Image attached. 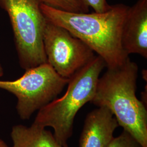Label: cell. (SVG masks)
<instances>
[{"mask_svg": "<svg viewBox=\"0 0 147 147\" xmlns=\"http://www.w3.org/2000/svg\"><path fill=\"white\" fill-rule=\"evenodd\" d=\"M129 7L119 3L111 5L104 13H76L40 5L47 20L86 44L104 59L107 68L118 67L129 58L121 43L122 27Z\"/></svg>", "mask_w": 147, "mask_h": 147, "instance_id": "6da1fadb", "label": "cell"}, {"mask_svg": "<svg viewBox=\"0 0 147 147\" xmlns=\"http://www.w3.org/2000/svg\"><path fill=\"white\" fill-rule=\"evenodd\" d=\"M138 68L130 58L107 71L98 79L90 103L111 111L119 126L143 147H147V106L137 98Z\"/></svg>", "mask_w": 147, "mask_h": 147, "instance_id": "7a4b0ae2", "label": "cell"}, {"mask_svg": "<svg viewBox=\"0 0 147 147\" xmlns=\"http://www.w3.org/2000/svg\"><path fill=\"white\" fill-rule=\"evenodd\" d=\"M106 67L104 59L95 56L90 62L69 78L68 88L60 98H56L38 111L33 123L53 129L58 143L68 146L73 131L77 113L94 97L98 80Z\"/></svg>", "mask_w": 147, "mask_h": 147, "instance_id": "3957f363", "label": "cell"}, {"mask_svg": "<svg viewBox=\"0 0 147 147\" xmlns=\"http://www.w3.org/2000/svg\"><path fill=\"white\" fill-rule=\"evenodd\" d=\"M39 0H0V8L11 21L16 50L21 68L47 63L43 45L46 18Z\"/></svg>", "mask_w": 147, "mask_h": 147, "instance_id": "277c9868", "label": "cell"}, {"mask_svg": "<svg viewBox=\"0 0 147 147\" xmlns=\"http://www.w3.org/2000/svg\"><path fill=\"white\" fill-rule=\"evenodd\" d=\"M69 80L61 76L49 63H43L26 70L16 80H0V89L16 96L17 113L21 119L27 120L56 99Z\"/></svg>", "mask_w": 147, "mask_h": 147, "instance_id": "5b68a950", "label": "cell"}, {"mask_svg": "<svg viewBox=\"0 0 147 147\" xmlns=\"http://www.w3.org/2000/svg\"><path fill=\"white\" fill-rule=\"evenodd\" d=\"M42 40L47 63L64 78L69 79L96 56L81 40L47 19Z\"/></svg>", "mask_w": 147, "mask_h": 147, "instance_id": "8992f818", "label": "cell"}, {"mask_svg": "<svg viewBox=\"0 0 147 147\" xmlns=\"http://www.w3.org/2000/svg\"><path fill=\"white\" fill-rule=\"evenodd\" d=\"M121 43L128 55L136 53L147 58V0H138L129 7L122 27Z\"/></svg>", "mask_w": 147, "mask_h": 147, "instance_id": "52a82bcc", "label": "cell"}, {"mask_svg": "<svg viewBox=\"0 0 147 147\" xmlns=\"http://www.w3.org/2000/svg\"><path fill=\"white\" fill-rule=\"evenodd\" d=\"M119 126L115 117L107 107L101 106L86 116L79 140V147H108Z\"/></svg>", "mask_w": 147, "mask_h": 147, "instance_id": "ba28073f", "label": "cell"}, {"mask_svg": "<svg viewBox=\"0 0 147 147\" xmlns=\"http://www.w3.org/2000/svg\"><path fill=\"white\" fill-rule=\"evenodd\" d=\"M11 136V147H68L59 144L45 127L34 123L30 126L21 124L13 126Z\"/></svg>", "mask_w": 147, "mask_h": 147, "instance_id": "9c48e42d", "label": "cell"}, {"mask_svg": "<svg viewBox=\"0 0 147 147\" xmlns=\"http://www.w3.org/2000/svg\"><path fill=\"white\" fill-rule=\"evenodd\" d=\"M41 4L70 13H89V7L81 0H39Z\"/></svg>", "mask_w": 147, "mask_h": 147, "instance_id": "30bf717a", "label": "cell"}, {"mask_svg": "<svg viewBox=\"0 0 147 147\" xmlns=\"http://www.w3.org/2000/svg\"><path fill=\"white\" fill-rule=\"evenodd\" d=\"M108 147H143L129 132L123 130L121 135L114 137Z\"/></svg>", "mask_w": 147, "mask_h": 147, "instance_id": "8fae6325", "label": "cell"}, {"mask_svg": "<svg viewBox=\"0 0 147 147\" xmlns=\"http://www.w3.org/2000/svg\"><path fill=\"white\" fill-rule=\"evenodd\" d=\"M88 7H91L94 12L104 13L109 11L111 5H109L106 0H81Z\"/></svg>", "mask_w": 147, "mask_h": 147, "instance_id": "7c38bea8", "label": "cell"}, {"mask_svg": "<svg viewBox=\"0 0 147 147\" xmlns=\"http://www.w3.org/2000/svg\"><path fill=\"white\" fill-rule=\"evenodd\" d=\"M147 85L146 86V89L142 92L141 94V101L147 106Z\"/></svg>", "mask_w": 147, "mask_h": 147, "instance_id": "4fadbf2b", "label": "cell"}, {"mask_svg": "<svg viewBox=\"0 0 147 147\" xmlns=\"http://www.w3.org/2000/svg\"><path fill=\"white\" fill-rule=\"evenodd\" d=\"M0 147H9L5 142L0 137Z\"/></svg>", "mask_w": 147, "mask_h": 147, "instance_id": "5bb4252c", "label": "cell"}, {"mask_svg": "<svg viewBox=\"0 0 147 147\" xmlns=\"http://www.w3.org/2000/svg\"><path fill=\"white\" fill-rule=\"evenodd\" d=\"M142 76H143V78L144 79V80L145 79V77H146V78L147 79V70L146 69H143V70H142Z\"/></svg>", "mask_w": 147, "mask_h": 147, "instance_id": "9a60e30c", "label": "cell"}, {"mask_svg": "<svg viewBox=\"0 0 147 147\" xmlns=\"http://www.w3.org/2000/svg\"><path fill=\"white\" fill-rule=\"evenodd\" d=\"M3 75V70L0 64V77H1Z\"/></svg>", "mask_w": 147, "mask_h": 147, "instance_id": "2e32d148", "label": "cell"}]
</instances>
